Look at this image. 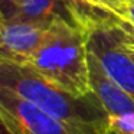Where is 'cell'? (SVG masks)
<instances>
[{
  "instance_id": "cell-8",
  "label": "cell",
  "mask_w": 134,
  "mask_h": 134,
  "mask_svg": "<svg viewBox=\"0 0 134 134\" xmlns=\"http://www.w3.org/2000/svg\"><path fill=\"white\" fill-rule=\"evenodd\" d=\"M121 18L134 29V0H128V3L125 4L124 10H122Z\"/></svg>"
},
{
  "instance_id": "cell-7",
  "label": "cell",
  "mask_w": 134,
  "mask_h": 134,
  "mask_svg": "<svg viewBox=\"0 0 134 134\" xmlns=\"http://www.w3.org/2000/svg\"><path fill=\"white\" fill-rule=\"evenodd\" d=\"M0 13L4 22H65L81 27L65 0H0Z\"/></svg>"
},
{
  "instance_id": "cell-9",
  "label": "cell",
  "mask_w": 134,
  "mask_h": 134,
  "mask_svg": "<svg viewBox=\"0 0 134 134\" xmlns=\"http://www.w3.org/2000/svg\"><path fill=\"white\" fill-rule=\"evenodd\" d=\"M124 46L130 56L134 59V30L125 29L124 30Z\"/></svg>"
},
{
  "instance_id": "cell-3",
  "label": "cell",
  "mask_w": 134,
  "mask_h": 134,
  "mask_svg": "<svg viewBox=\"0 0 134 134\" xmlns=\"http://www.w3.org/2000/svg\"><path fill=\"white\" fill-rule=\"evenodd\" d=\"M125 29L130 27L105 25L90 30L88 49L98 58L108 75L134 99V59L124 46Z\"/></svg>"
},
{
  "instance_id": "cell-4",
  "label": "cell",
  "mask_w": 134,
  "mask_h": 134,
  "mask_svg": "<svg viewBox=\"0 0 134 134\" xmlns=\"http://www.w3.org/2000/svg\"><path fill=\"white\" fill-rule=\"evenodd\" d=\"M0 120L15 134H76L64 121L4 85H0Z\"/></svg>"
},
{
  "instance_id": "cell-2",
  "label": "cell",
  "mask_w": 134,
  "mask_h": 134,
  "mask_svg": "<svg viewBox=\"0 0 134 134\" xmlns=\"http://www.w3.org/2000/svg\"><path fill=\"white\" fill-rule=\"evenodd\" d=\"M25 66L76 97L92 92L88 65V32L55 22Z\"/></svg>"
},
{
  "instance_id": "cell-10",
  "label": "cell",
  "mask_w": 134,
  "mask_h": 134,
  "mask_svg": "<svg viewBox=\"0 0 134 134\" xmlns=\"http://www.w3.org/2000/svg\"><path fill=\"white\" fill-rule=\"evenodd\" d=\"M0 128H7V125L4 124V122L2 121V120H0Z\"/></svg>"
},
{
  "instance_id": "cell-6",
  "label": "cell",
  "mask_w": 134,
  "mask_h": 134,
  "mask_svg": "<svg viewBox=\"0 0 134 134\" xmlns=\"http://www.w3.org/2000/svg\"><path fill=\"white\" fill-rule=\"evenodd\" d=\"M53 23L3 22L0 27V58L23 65L42 45Z\"/></svg>"
},
{
  "instance_id": "cell-1",
  "label": "cell",
  "mask_w": 134,
  "mask_h": 134,
  "mask_svg": "<svg viewBox=\"0 0 134 134\" xmlns=\"http://www.w3.org/2000/svg\"><path fill=\"white\" fill-rule=\"evenodd\" d=\"M0 85L59 118L76 134H111L108 114L94 91L85 97H76L46 81L30 68L2 58Z\"/></svg>"
},
{
  "instance_id": "cell-11",
  "label": "cell",
  "mask_w": 134,
  "mask_h": 134,
  "mask_svg": "<svg viewBox=\"0 0 134 134\" xmlns=\"http://www.w3.org/2000/svg\"><path fill=\"white\" fill-rule=\"evenodd\" d=\"M3 16H2V13H0V27H2V25H3Z\"/></svg>"
},
{
  "instance_id": "cell-5",
  "label": "cell",
  "mask_w": 134,
  "mask_h": 134,
  "mask_svg": "<svg viewBox=\"0 0 134 134\" xmlns=\"http://www.w3.org/2000/svg\"><path fill=\"white\" fill-rule=\"evenodd\" d=\"M90 82L108 114L111 134H134V99L107 74L101 62L88 49Z\"/></svg>"
}]
</instances>
